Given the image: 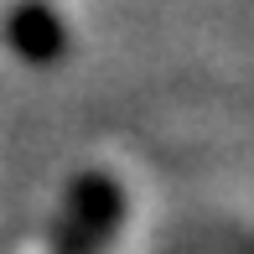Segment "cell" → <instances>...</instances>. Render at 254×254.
<instances>
[{"mask_svg": "<svg viewBox=\"0 0 254 254\" xmlns=\"http://www.w3.org/2000/svg\"><path fill=\"white\" fill-rule=\"evenodd\" d=\"M125 187L109 171H78L52 228V254H104L125 223Z\"/></svg>", "mask_w": 254, "mask_h": 254, "instance_id": "cell-1", "label": "cell"}, {"mask_svg": "<svg viewBox=\"0 0 254 254\" xmlns=\"http://www.w3.org/2000/svg\"><path fill=\"white\" fill-rule=\"evenodd\" d=\"M5 42H10V52H16L21 63L52 67L57 57L67 52V26H63V16H57L47 0H21L5 16Z\"/></svg>", "mask_w": 254, "mask_h": 254, "instance_id": "cell-2", "label": "cell"}]
</instances>
